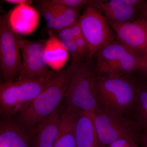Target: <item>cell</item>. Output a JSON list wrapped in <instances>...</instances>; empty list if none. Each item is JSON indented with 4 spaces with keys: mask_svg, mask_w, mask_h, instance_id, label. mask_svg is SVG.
<instances>
[{
    "mask_svg": "<svg viewBox=\"0 0 147 147\" xmlns=\"http://www.w3.org/2000/svg\"><path fill=\"white\" fill-rule=\"evenodd\" d=\"M73 39L74 40L76 46L82 55L85 57V58L86 57H88L89 55L88 45L83 35L74 38Z\"/></svg>",
    "mask_w": 147,
    "mask_h": 147,
    "instance_id": "603a6c76",
    "label": "cell"
},
{
    "mask_svg": "<svg viewBox=\"0 0 147 147\" xmlns=\"http://www.w3.org/2000/svg\"><path fill=\"white\" fill-rule=\"evenodd\" d=\"M137 139L123 138L113 142L106 147H139L137 143Z\"/></svg>",
    "mask_w": 147,
    "mask_h": 147,
    "instance_id": "7402d4cb",
    "label": "cell"
},
{
    "mask_svg": "<svg viewBox=\"0 0 147 147\" xmlns=\"http://www.w3.org/2000/svg\"><path fill=\"white\" fill-rule=\"evenodd\" d=\"M49 1L53 3L77 9L93 3L92 1L87 0H49Z\"/></svg>",
    "mask_w": 147,
    "mask_h": 147,
    "instance_id": "44dd1931",
    "label": "cell"
},
{
    "mask_svg": "<svg viewBox=\"0 0 147 147\" xmlns=\"http://www.w3.org/2000/svg\"><path fill=\"white\" fill-rule=\"evenodd\" d=\"M49 36L44 45L45 61L48 66L58 71L65 65L69 54L53 31L49 30Z\"/></svg>",
    "mask_w": 147,
    "mask_h": 147,
    "instance_id": "e0dca14e",
    "label": "cell"
},
{
    "mask_svg": "<svg viewBox=\"0 0 147 147\" xmlns=\"http://www.w3.org/2000/svg\"><path fill=\"white\" fill-rule=\"evenodd\" d=\"M97 77L88 63H79L74 71L64 97L67 106L78 111L93 113L98 108L96 94Z\"/></svg>",
    "mask_w": 147,
    "mask_h": 147,
    "instance_id": "277c9868",
    "label": "cell"
},
{
    "mask_svg": "<svg viewBox=\"0 0 147 147\" xmlns=\"http://www.w3.org/2000/svg\"><path fill=\"white\" fill-rule=\"evenodd\" d=\"M78 63L72 62L66 68L55 72L41 92L16 114L18 123L25 130L33 132L40 122L59 107Z\"/></svg>",
    "mask_w": 147,
    "mask_h": 147,
    "instance_id": "6da1fadb",
    "label": "cell"
},
{
    "mask_svg": "<svg viewBox=\"0 0 147 147\" xmlns=\"http://www.w3.org/2000/svg\"><path fill=\"white\" fill-rule=\"evenodd\" d=\"M2 11V9L1 7L0 6V13Z\"/></svg>",
    "mask_w": 147,
    "mask_h": 147,
    "instance_id": "f546056e",
    "label": "cell"
},
{
    "mask_svg": "<svg viewBox=\"0 0 147 147\" xmlns=\"http://www.w3.org/2000/svg\"><path fill=\"white\" fill-rule=\"evenodd\" d=\"M55 74L40 79L0 82V115L9 118L16 115L41 92Z\"/></svg>",
    "mask_w": 147,
    "mask_h": 147,
    "instance_id": "3957f363",
    "label": "cell"
},
{
    "mask_svg": "<svg viewBox=\"0 0 147 147\" xmlns=\"http://www.w3.org/2000/svg\"><path fill=\"white\" fill-rule=\"evenodd\" d=\"M96 54V71L105 76H125L139 70L142 57L115 39Z\"/></svg>",
    "mask_w": 147,
    "mask_h": 147,
    "instance_id": "5b68a950",
    "label": "cell"
},
{
    "mask_svg": "<svg viewBox=\"0 0 147 147\" xmlns=\"http://www.w3.org/2000/svg\"><path fill=\"white\" fill-rule=\"evenodd\" d=\"M39 1L51 9L54 13L55 18L63 24L65 28L71 26L79 21L80 18L79 9L53 3L49 0H41Z\"/></svg>",
    "mask_w": 147,
    "mask_h": 147,
    "instance_id": "ac0fdd59",
    "label": "cell"
},
{
    "mask_svg": "<svg viewBox=\"0 0 147 147\" xmlns=\"http://www.w3.org/2000/svg\"><path fill=\"white\" fill-rule=\"evenodd\" d=\"M1 77H2L3 78L2 68L1 63V59H0V78Z\"/></svg>",
    "mask_w": 147,
    "mask_h": 147,
    "instance_id": "f1b7e54d",
    "label": "cell"
},
{
    "mask_svg": "<svg viewBox=\"0 0 147 147\" xmlns=\"http://www.w3.org/2000/svg\"><path fill=\"white\" fill-rule=\"evenodd\" d=\"M95 3L105 13L108 21L117 23L130 22L138 9L126 4L123 0L95 1Z\"/></svg>",
    "mask_w": 147,
    "mask_h": 147,
    "instance_id": "9a60e30c",
    "label": "cell"
},
{
    "mask_svg": "<svg viewBox=\"0 0 147 147\" xmlns=\"http://www.w3.org/2000/svg\"><path fill=\"white\" fill-rule=\"evenodd\" d=\"M75 129L76 147H101L92 113L78 112Z\"/></svg>",
    "mask_w": 147,
    "mask_h": 147,
    "instance_id": "4fadbf2b",
    "label": "cell"
},
{
    "mask_svg": "<svg viewBox=\"0 0 147 147\" xmlns=\"http://www.w3.org/2000/svg\"><path fill=\"white\" fill-rule=\"evenodd\" d=\"M139 70L147 74V54L142 56Z\"/></svg>",
    "mask_w": 147,
    "mask_h": 147,
    "instance_id": "484cf974",
    "label": "cell"
},
{
    "mask_svg": "<svg viewBox=\"0 0 147 147\" xmlns=\"http://www.w3.org/2000/svg\"><path fill=\"white\" fill-rule=\"evenodd\" d=\"M53 32L59 40L73 38V36L70 27L65 28L57 31Z\"/></svg>",
    "mask_w": 147,
    "mask_h": 147,
    "instance_id": "cb8c5ba5",
    "label": "cell"
},
{
    "mask_svg": "<svg viewBox=\"0 0 147 147\" xmlns=\"http://www.w3.org/2000/svg\"><path fill=\"white\" fill-rule=\"evenodd\" d=\"M137 88L125 76H99L96 84L98 107L123 116L135 103Z\"/></svg>",
    "mask_w": 147,
    "mask_h": 147,
    "instance_id": "7a4b0ae2",
    "label": "cell"
},
{
    "mask_svg": "<svg viewBox=\"0 0 147 147\" xmlns=\"http://www.w3.org/2000/svg\"><path fill=\"white\" fill-rule=\"evenodd\" d=\"M108 21L122 44L141 56L147 54V20L142 18L124 23Z\"/></svg>",
    "mask_w": 147,
    "mask_h": 147,
    "instance_id": "30bf717a",
    "label": "cell"
},
{
    "mask_svg": "<svg viewBox=\"0 0 147 147\" xmlns=\"http://www.w3.org/2000/svg\"><path fill=\"white\" fill-rule=\"evenodd\" d=\"M78 113L67 107L61 113L59 128L54 147H76L75 129Z\"/></svg>",
    "mask_w": 147,
    "mask_h": 147,
    "instance_id": "2e32d148",
    "label": "cell"
},
{
    "mask_svg": "<svg viewBox=\"0 0 147 147\" xmlns=\"http://www.w3.org/2000/svg\"><path fill=\"white\" fill-rule=\"evenodd\" d=\"M92 115L101 147H106L121 138L137 139L139 137L137 124L123 116L108 112L99 107L92 113Z\"/></svg>",
    "mask_w": 147,
    "mask_h": 147,
    "instance_id": "8992f818",
    "label": "cell"
},
{
    "mask_svg": "<svg viewBox=\"0 0 147 147\" xmlns=\"http://www.w3.org/2000/svg\"><path fill=\"white\" fill-rule=\"evenodd\" d=\"M137 107L139 122L147 129V85L137 88L135 103Z\"/></svg>",
    "mask_w": 147,
    "mask_h": 147,
    "instance_id": "d6986e66",
    "label": "cell"
},
{
    "mask_svg": "<svg viewBox=\"0 0 147 147\" xmlns=\"http://www.w3.org/2000/svg\"><path fill=\"white\" fill-rule=\"evenodd\" d=\"M45 43L43 40H21L22 65L18 80L40 79L54 72L49 68L45 61Z\"/></svg>",
    "mask_w": 147,
    "mask_h": 147,
    "instance_id": "9c48e42d",
    "label": "cell"
},
{
    "mask_svg": "<svg viewBox=\"0 0 147 147\" xmlns=\"http://www.w3.org/2000/svg\"><path fill=\"white\" fill-rule=\"evenodd\" d=\"M62 45L72 58V62L76 63L81 62L85 57L80 53L73 38L59 40Z\"/></svg>",
    "mask_w": 147,
    "mask_h": 147,
    "instance_id": "ffe728a7",
    "label": "cell"
},
{
    "mask_svg": "<svg viewBox=\"0 0 147 147\" xmlns=\"http://www.w3.org/2000/svg\"><path fill=\"white\" fill-rule=\"evenodd\" d=\"M78 22L88 45L90 59L102 47L115 39L108 19L93 6L88 5L85 9Z\"/></svg>",
    "mask_w": 147,
    "mask_h": 147,
    "instance_id": "ba28073f",
    "label": "cell"
},
{
    "mask_svg": "<svg viewBox=\"0 0 147 147\" xmlns=\"http://www.w3.org/2000/svg\"><path fill=\"white\" fill-rule=\"evenodd\" d=\"M143 10H142V16L143 18L147 20V1L145 2L144 5L143 6Z\"/></svg>",
    "mask_w": 147,
    "mask_h": 147,
    "instance_id": "4316f807",
    "label": "cell"
},
{
    "mask_svg": "<svg viewBox=\"0 0 147 147\" xmlns=\"http://www.w3.org/2000/svg\"><path fill=\"white\" fill-rule=\"evenodd\" d=\"M142 141L144 147H147V129L142 136Z\"/></svg>",
    "mask_w": 147,
    "mask_h": 147,
    "instance_id": "83f0119b",
    "label": "cell"
},
{
    "mask_svg": "<svg viewBox=\"0 0 147 147\" xmlns=\"http://www.w3.org/2000/svg\"><path fill=\"white\" fill-rule=\"evenodd\" d=\"M7 16L11 28L21 35L31 34L39 24V13L30 5L16 6L7 13Z\"/></svg>",
    "mask_w": 147,
    "mask_h": 147,
    "instance_id": "7c38bea8",
    "label": "cell"
},
{
    "mask_svg": "<svg viewBox=\"0 0 147 147\" xmlns=\"http://www.w3.org/2000/svg\"><path fill=\"white\" fill-rule=\"evenodd\" d=\"M61 113L59 106L40 122L34 130L31 147H54L59 132Z\"/></svg>",
    "mask_w": 147,
    "mask_h": 147,
    "instance_id": "8fae6325",
    "label": "cell"
},
{
    "mask_svg": "<svg viewBox=\"0 0 147 147\" xmlns=\"http://www.w3.org/2000/svg\"><path fill=\"white\" fill-rule=\"evenodd\" d=\"M22 38L11 26L7 14L0 13V59L3 82H14L19 76L22 65Z\"/></svg>",
    "mask_w": 147,
    "mask_h": 147,
    "instance_id": "52a82bcc",
    "label": "cell"
},
{
    "mask_svg": "<svg viewBox=\"0 0 147 147\" xmlns=\"http://www.w3.org/2000/svg\"><path fill=\"white\" fill-rule=\"evenodd\" d=\"M0 147H31L25 129L9 118L0 121Z\"/></svg>",
    "mask_w": 147,
    "mask_h": 147,
    "instance_id": "5bb4252c",
    "label": "cell"
},
{
    "mask_svg": "<svg viewBox=\"0 0 147 147\" xmlns=\"http://www.w3.org/2000/svg\"><path fill=\"white\" fill-rule=\"evenodd\" d=\"M4 1L9 3L13 4L17 6L30 5H31L33 1L31 0H5Z\"/></svg>",
    "mask_w": 147,
    "mask_h": 147,
    "instance_id": "d4e9b609",
    "label": "cell"
}]
</instances>
